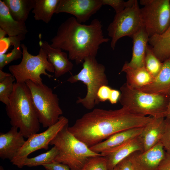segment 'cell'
<instances>
[{
  "instance_id": "cell-1",
  "label": "cell",
  "mask_w": 170,
  "mask_h": 170,
  "mask_svg": "<svg viewBox=\"0 0 170 170\" xmlns=\"http://www.w3.org/2000/svg\"><path fill=\"white\" fill-rule=\"evenodd\" d=\"M152 118L135 114L122 106L114 110L96 108L77 119L68 129L90 147L117 133L143 127Z\"/></svg>"
},
{
  "instance_id": "cell-2",
  "label": "cell",
  "mask_w": 170,
  "mask_h": 170,
  "mask_svg": "<svg viewBox=\"0 0 170 170\" xmlns=\"http://www.w3.org/2000/svg\"><path fill=\"white\" fill-rule=\"evenodd\" d=\"M102 26L97 19L89 25L82 24L76 18H68L59 27L51 39L52 47L67 51L69 60L77 65L83 63L89 57H96L100 46L109 39L105 37Z\"/></svg>"
},
{
  "instance_id": "cell-3",
  "label": "cell",
  "mask_w": 170,
  "mask_h": 170,
  "mask_svg": "<svg viewBox=\"0 0 170 170\" xmlns=\"http://www.w3.org/2000/svg\"><path fill=\"white\" fill-rule=\"evenodd\" d=\"M6 105L11 125L17 128L25 138L39 131L40 123L26 83H14L13 91Z\"/></svg>"
},
{
  "instance_id": "cell-4",
  "label": "cell",
  "mask_w": 170,
  "mask_h": 170,
  "mask_svg": "<svg viewBox=\"0 0 170 170\" xmlns=\"http://www.w3.org/2000/svg\"><path fill=\"white\" fill-rule=\"evenodd\" d=\"M119 101L135 114L153 117H166L169 95L149 93L132 88L125 83L120 88Z\"/></svg>"
},
{
  "instance_id": "cell-5",
  "label": "cell",
  "mask_w": 170,
  "mask_h": 170,
  "mask_svg": "<svg viewBox=\"0 0 170 170\" xmlns=\"http://www.w3.org/2000/svg\"><path fill=\"white\" fill-rule=\"evenodd\" d=\"M68 125L58 133L50 145H54L59 151L55 161L66 165L71 170H81L88 158L102 155L93 151L76 138L69 131Z\"/></svg>"
},
{
  "instance_id": "cell-6",
  "label": "cell",
  "mask_w": 170,
  "mask_h": 170,
  "mask_svg": "<svg viewBox=\"0 0 170 170\" xmlns=\"http://www.w3.org/2000/svg\"><path fill=\"white\" fill-rule=\"evenodd\" d=\"M82 63L81 71L70 77L67 81L71 83L81 81L86 86L85 96L83 98L78 97L76 103L81 104L87 109L91 110L99 102L97 96L99 89L102 86L108 85V81L105 66L99 63L95 57L86 58Z\"/></svg>"
},
{
  "instance_id": "cell-7",
  "label": "cell",
  "mask_w": 170,
  "mask_h": 170,
  "mask_svg": "<svg viewBox=\"0 0 170 170\" xmlns=\"http://www.w3.org/2000/svg\"><path fill=\"white\" fill-rule=\"evenodd\" d=\"M22 57L21 62L18 64L10 65L8 70L10 73L19 83H25L30 80L39 84H43L41 75L48 78L53 76L46 72L54 73V69L52 65L48 60L46 53L40 47L39 54L33 55L30 54L27 47L21 44Z\"/></svg>"
},
{
  "instance_id": "cell-8",
  "label": "cell",
  "mask_w": 170,
  "mask_h": 170,
  "mask_svg": "<svg viewBox=\"0 0 170 170\" xmlns=\"http://www.w3.org/2000/svg\"><path fill=\"white\" fill-rule=\"evenodd\" d=\"M26 83L29 88L39 122L43 128L54 124L63 114L58 95L46 85L36 84L30 80Z\"/></svg>"
},
{
  "instance_id": "cell-9",
  "label": "cell",
  "mask_w": 170,
  "mask_h": 170,
  "mask_svg": "<svg viewBox=\"0 0 170 170\" xmlns=\"http://www.w3.org/2000/svg\"><path fill=\"white\" fill-rule=\"evenodd\" d=\"M144 26L140 8L136 0L133 4L116 14L108 27V35L111 38L110 47L112 49H115L120 38L125 36L132 38Z\"/></svg>"
},
{
  "instance_id": "cell-10",
  "label": "cell",
  "mask_w": 170,
  "mask_h": 170,
  "mask_svg": "<svg viewBox=\"0 0 170 170\" xmlns=\"http://www.w3.org/2000/svg\"><path fill=\"white\" fill-rule=\"evenodd\" d=\"M144 26L149 37L164 32L170 25L169 0H141Z\"/></svg>"
},
{
  "instance_id": "cell-11",
  "label": "cell",
  "mask_w": 170,
  "mask_h": 170,
  "mask_svg": "<svg viewBox=\"0 0 170 170\" xmlns=\"http://www.w3.org/2000/svg\"><path fill=\"white\" fill-rule=\"evenodd\" d=\"M68 124V119L61 116L55 123L48 127L46 130L31 135L27 138L23 146L10 162L18 167L22 168L30 154L39 150H48L50 142Z\"/></svg>"
},
{
  "instance_id": "cell-12",
  "label": "cell",
  "mask_w": 170,
  "mask_h": 170,
  "mask_svg": "<svg viewBox=\"0 0 170 170\" xmlns=\"http://www.w3.org/2000/svg\"><path fill=\"white\" fill-rule=\"evenodd\" d=\"M102 5L101 0H60L55 14H71L82 23L88 20Z\"/></svg>"
},
{
  "instance_id": "cell-13",
  "label": "cell",
  "mask_w": 170,
  "mask_h": 170,
  "mask_svg": "<svg viewBox=\"0 0 170 170\" xmlns=\"http://www.w3.org/2000/svg\"><path fill=\"white\" fill-rule=\"evenodd\" d=\"M166 153L160 142L146 151H136L127 158L131 162L133 170H158L159 164Z\"/></svg>"
},
{
  "instance_id": "cell-14",
  "label": "cell",
  "mask_w": 170,
  "mask_h": 170,
  "mask_svg": "<svg viewBox=\"0 0 170 170\" xmlns=\"http://www.w3.org/2000/svg\"><path fill=\"white\" fill-rule=\"evenodd\" d=\"M18 129L12 126L7 132L0 133V157L10 161L26 142L25 137Z\"/></svg>"
},
{
  "instance_id": "cell-15",
  "label": "cell",
  "mask_w": 170,
  "mask_h": 170,
  "mask_svg": "<svg viewBox=\"0 0 170 170\" xmlns=\"http://www.w3.org/2000/svg\"><path fill=\"white\" fill-rule=\"evenodd\" d=\"M137 151H144L143 143L139 135L116 148L100 154L107 158L109 170H112L121 161Z\"/></svg>"
},
{
  "instance_id": "cell-16",
  "label": "cell",
  "mask_w": 170,
  "mask_h": 170,
  "mask_svg": "<svg viewBox=\"0 0 170 170\" xmlns=\"http://www.w3.org/2000/svg\"><path fill=\"white\" fill-rule=\"evenodd\" d=\"M39 44L45 51L48 61L54 67L55 77L58 78L72 70L73 64L70 61L65 52L60 49L52 47L46 41L40 40Z\"/></svg>"
},
{
  "instance_id": "cell-17",
  "label": "cell",
  "mask_w": 170,
  "mask_h": 170,
  "mask_svg": "<svg viewBox=\"0 0 170 170\" xmlns=\"http://www.w3.org/2000/svg\"><path fill=\"white\" fill-rule=\"evenodd\" d=\"M165 118L153 117L143 127L139 136L143 143L144 151L150 149L160 142L165 127Z\"/></svg>"
},
{
  "instance_id": "cell-18",
  "label": "cell",
  "mask_w": 170,
  "mask_h": 170,
  "mask_svg": "<svg viewBox=\"0 0 170 170\" xmlns=\"http://www.w3.org/2000/svg\"><path fill=\"white\" fill-rule=\"evenodd\" d=\"M143 128H133L117 133L89 148L94 152L99 154L115 148L139 136Z\"/></svg>"
},
{
  "instance_id": "cell-19",
  "label": "cell",
  "mask_w": 170,
  "mask_h": 170,
  "mask_svg": "<svg viewBox=\"0 0 170 170\" xmlns=\"http://www.w3.org/2000/svg\"><path fill=\"white\" fill-rule=\"evenodd\" d=\"M133 46L132 57L128 62V65L134 68L144 67V59L149 36L144 26L140 29L132 37Z\"/></svg>"
},
{
  "instance_id": "cell-20",
  "label": "cell",
  "mask_w": 170,
  "mask_h": 170,
  "mask_svg": "<svg viewBox=\"0 0 170 170\" xmlns=\"http://www.w3.org/2000/svg\"><path fill=\"white\" fill-rule=\"evenodd\" d=\"M0 28L9 37L25 35L28 32L24 22L14 20L3 2L0 0Z\"/></svg>"
},
{
  "instance_id": "cell-21",
  "label": "cell",
  "mask_w": 170,
  "mask_h": 170,
  "mask_svg": "<svg viewBox=\"0 0 170 170\" xmlns=\"http://www.w3.org/2000/svg\"><path fill=\"white\" fill-rule=\"evenodd\" d=\"M139 90L149 93L169 94L170 92V59L163 62L161 71L152 82Z\"/></svg>"
},
{
  "instance_id": "cell-22",
  "label": "cell",
  "mask_w": 170,
  "mask_h": 170,
  "mask_svg": "<svg viewBox=\"0 0 170 170\" xmlns=\"http://www.w3.org/2000/svg\"><path fill=\"white\" fill-rule=\"evenodd\" d=\"M121 72L126 74L127 84L135 89H141L150 83L154 79L144 67L132 68L127 62L124 64Z\"/></svg>"
},
{
  "instance_id": "cell-23",
  "label": "cell",
  "mask_w": 170,
  "mask_h": 170,
  "mask_svg": "<svg viewBox=\"0 0 170 170\" xmlns=\"http://www.w3.org/2000/svg\"><path fill=\"white\" fill-rule=\"evenodd\" d=\"M148 42L155 54L162 62L170 59V25L162 34L149 37Z\"/></svg>"
},
{
  "instance_id": "cell-24",
  "label": "cell",
  "mask_w": 170,
  "mask_h": 170,
  "mask_svg": "<svg viewBox=\"0 0 170 170\" xmlns=\"http://www.w3.org/2000/svg\"><path fill=\"white\" fill-rule=\"evenodd\" d=\"M10 13L15 20L25 22L31 11L33 9L35 0H3Z\"/></svg>"
},
{
  "instance_id": "cell-25",
  "label": "cell",
  "mask_w": 170,
  "mask_h": 170,
  "mask_svg": "<svg viewBox=\"0 0 170 170\" xmlns=\"http://www.w3.org/2000/svg\"><path fill=\"white\" fill-rule=\"evenodd\" d=\"M60 1V0H35L32 10L35 19L48 23L55 13Z\"/></svg>"
},
{
  "instance_id": "cell-26",
  "label": "cell",
  "mask_w": 170,
  "mask_h": 170,
  "mask_svg": "<svg viewBox=\"0 0 170 170\" xmlns=\"http://www.w3.org/2000/svg\"><path fill=\"white\" fill-rule=\"evenodd\" d=\"M11 44L14 48L11 52L8 54H0V70L14 60L21 59L22 57V51L20 49V41L24 39L25 35L9 37Z\"/></svg>"
},
{
  "instance_id": "cell-27",
  "label": "cell",
  "mask_w": 170,
  "mask_h": 170,
  "mask_svg": "<svg viewBox=\"0 0 170 170\" xmlns=\"http://www.w3.org/2000/svg\"><path fill=\"white\" fill-rule=\"evenodd\" d=\"M58 154V149L54 146L50 150L46 152L33 157H28L25 161L24 166L33 167L50 163L54 161Z\"/></svg>"
},
{
  "instance_id": "cell-28",
  "label": "cell",
  "mask_w": 170,
  "mask_h": 170,
  "mask_svg": "<svg viewBox=\"0 0 170 170\" xmlns=\"http://www.w3.org/2000/svg\"><path fill=\"white\" fill-rule=\"evenodd\" d=\"M162 64L163 62L154 53L151 46L148 45L144 59V67L154 78L160 72Z\"/></svg>"
},
{
  "instance_id": "cell-29",
  "label": "cell",
  "mask_w": 170,
  "mask_h": 170,
  "mask_svg": "<svg viewBox=\"0 0 170 170\" xmlns=\"http://www.w3.org/2000/svg\"><path fill=\"white\" fill-rule=\"evenodd\" d=\"M81 170H109L107 159L102 156L89 157Z\"/></svg>"
},
{
  "instance_id": "cell-30",
  "label": "cell",
  "mask_w": 170,
  "mask_h": 170,
  "mask_svg": "<svg viewBox=\"0 0 170 170\" xmlns=\"http://www.w3.org/2000/svg\"><path fill=\"white\" fill-rule=\"evenodd\" d=\"M15 80L12 75L0 82V101L6 105L8 104L13 91Z\"/></svg>"
},
{
  "instance_id": "cell-31",
  "label": "cell",
  "mask_w": 170,
  "mask_h": 170,
  "mask_svg": "<svg viewBox=\"0 0 170 170\" xmlns=\"http://www.w3.org/2000/svg\"><path fill=\"white\" fill-rule=\"evenodd\" d=\"M103 5H108L112 7L116 14L119 13L126 7L133 5L135 0L125 1L122 0H101Z\"/></svg>"
},
{
  "instance_id": "cell-32",
  "label": "cell",
  "mask_w": 170,
  "mask_h": 170,
  "mask_svg": "<svg viewBox=\"0 0 170 170\" xmlns=\"http://www.w3.org/2000/svg\"><path fill=\"white\" fill-rule=\"evenodd\" d=\"M160 142L167 153L170 155V120L165 118L164 130Z\"/></svg>"
},
{
  "instance_id": "cell-33",
  "label": "cell",
  "mask_w": 170,
  "mask_h": 170,
  "mask_svg": "<svg viewBox=\"0 0 170 170\" xmlns=\"http://www.w3.org/2000/svg\"><path fill=\"white\" fill-rule=\"evenodd\" d=\"M111 89L108 85L102 86L99 88L97 94L99 102H104L109 100Z\"/></svg>"
},
{
  "instance_id": "cell-34",
  "label": "cell",
  "mask_w": 170,
  "mask_h": 170,
  "mask_svg": "<svg viewBox=\"0 0 170 170\" xmlns=\"http://www.w3.org/2000/svg\"><path fill=\"white\" fill-rule=\"evenodd\" d=\"M42 166L47 170H71L66 165L55 161Z\"/></svg>"
},
{
  "instance_id": "cell-35",
  "label": "cell",
  "mask_w": 170,
  "mask_h": 170,
  "mask_svg": "<svg viewBox=\"0 0 170 170\" xmlns=\"http://www.w3.org/2000/svg\"><path fill=\"white\" fill-rule=\"evenodd\" d=\"M158 170H170V155L166 152L159 164Z\"/></svg>"
},
{
  "instance_id": "cell-36",
  "label": "cell",
  "mask_w": 170,
  "mask_h": 170,
  "mask_svg": "<svg viewBox=\"0 0 170 170\" xmlns=\"http://www.w3.org/2000/svg\"><path fill=\"white\" fill-rule=\"evenodd\" d=\"M117 166L120 170H133L132 164L127 157L120 162Z\"/></svg>"
},
{
  "instance_id": "cell-37",
  "label": "cell",
  "mask_w": 170,
  "mask_h": 170,
  "mask_svg": "<svg viewBox=\"0 0 170 170\" xmlns=\"http://www.w3.org/2000/svg\"><path fill=\"white\" fill-rule=\"evenodd\" d=\"M120 95L121 92L119 91L112 89L108 100L111 104H115L119 100Z\"/></svg>"
},
{
  "instance_id": "cell-38",
  "label": "cell",
  "mask_w": 170,
  "mask_h": 170,
  "mask_svg": "<svg viewBox=\"0 0 170 170\" xmlns=\"http://www.w3.org/2000/svg\"><path fill=\"white\" fill-rule=\"evenodd\" d=\"M12 76L10 73L5 72L0 70V82H2L7 77Z\"/></svg>"
},
{
  "instance_id": "cell-39",
  "label": "cell",
  "mask_w": 170,
  "mask_h": 170,
  "mask_svg": "<svg viewBox=\"0 0 170 170\" xmlns=\"http://www.w3.org/2000/svg\"><path fill=\"white\" fill-rule=\"evenodd\" d=\"M168 95L169 96V101L165 118L170 120V92Z\"/></svg>"
},
{
  "instance_id": "cell-40",
  "label": "cell",
  "mask_w": 170,
  "mask_h": 170,
  "mask_svg": "<svg viewBox=\"0 0 170 170\" xmlns=\"http://www.w3.org/2000/svg\"><path fill=\"white\" fill-rule=\"evenodd\" d=\"M6 34L5 32L1 29L0 28V40L4 38Z\"/></svg>"
},
{
  "instance_id": "cell-41",
  "label": "cell",
  "mask_w": 170,
  "mask_h": 170,
  "mask_svg": "<svg viewBox=\"0 0 170 170\" xmlns=\"http://www.w3.org/2000/svg\"><path fill=\"white\" fill-rule=\"evenodd\" d=\"M112 170H120L118 167L116 165Z\"/></svg>"
},
{
  "instance_id": "cell-42",
  "label": "cell",
  "mask_w": 170,
  "mask_h": 170,
  "mask_svg": "<svg viewBox=\"0 0 170 170\" xmlns=\"http://www.w3.org/2000/svg\"></svg>"
}]
</instances>
